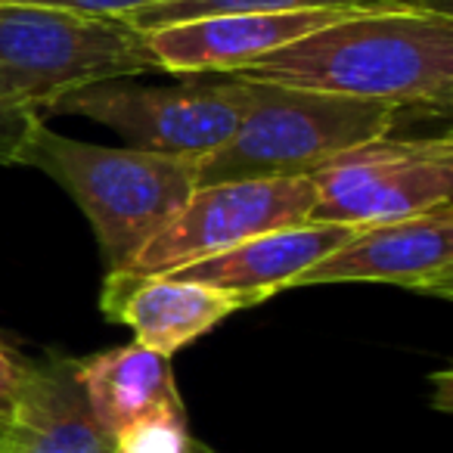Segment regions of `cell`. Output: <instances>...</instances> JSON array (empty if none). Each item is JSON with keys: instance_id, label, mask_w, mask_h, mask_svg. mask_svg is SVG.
I'll list each match as a JSON object with an SVG mask.
<instances>
[{"instance_id": "17", "label": "cell", "mask_w": 453, "mask_h": 453, "mask_svg": "<svg viewBox=\"0 0 453 453\" xmlns=\"http://www.w3.org/2000/svg\"><path fill=\"white\" fill-rule=\"evenodd\" d=\"M0 4H35V7L69 10V13H81V16H112V19H125V16L137 13V10L156 7L162 0H0Z\"/></svg>"}, {"instance_id": "1", "label": "cell", "mask_w": 453, "mask_h": 453, "mask_svg": "<svg viewBox=\"0 0 453 453\" xmlns=\"http://www.w3.org/2000/svg\"><path fill=\"white\" fill-rule=\"evenodd\" d=\"M317 94L447 112L453 100V13L372 10L304 35L234 72Z\"/></svg>"}, {"instance_id": "3", "label": "cell", "mask_w": 453, "mask_h": 453, "mask_svg": "<svg viewBox=\"0 0 453 453\" xmlns=\"http://www.w3.org/2000/svg\"><path fill=\"white\" fill-rule=\"evenodd\" d=\"M401 109L388 103L252 81L234 137L196 165V187L261 177H311L335 156L391 134Z\"/></svg>"}, {"instance_id": "2", "label": "cell", "mask_w": 453, "mask_h": 453, "mask_svg": "<svg viewBox=\"0 0 453 453\" xmlns=\"http://www.w3.org/2000/svg\"><path fill=\"white\" fill-rule=\"evenodd\" d=\"M19 165H35L69 189L94 226L109 271H127L196 189V162L84 143L44 125L28 137Z\"/></svg>"}, {"instance_id": "11", "label": "cell", "mask_w": 453, "mask_h": 453, "mask_svg": "<svg viewBox=\"0 0 453 453\" xmlns=\"http://www.w3.org/2000/svg\"><path fill=\"white\" fill-rule=\"evenodd\" d=\"M75 370V357L26 360L16 403L0 422V453H119V438L96 422Z\"/></svg>"}, {"instance_id": "16", "label": "cell", "mask_w": 453, "mask_h": 453, "mask_svg": "<svg viewBox=\"0 0 453 453\" xmlns=\"http://www.w3.org/2000/svg\"><path fill=\"white\" fill-rule=\"evenodd\" d=\"M38 125H44L38 109L0 90V165H19L22 150L28 137L38 131Z\"/></svg>"}, {"instance_id": "9", "label": "cell", "mask_w": 453, "mask_h": 453, "mask_svg": "<svg viewBox=\"0 0 453 453\" xmlns=\"http://www.w3.org/2000/svg\"><path fill=\"white\" fill-rule=\"evenodd\" d=\"M354 13L296 10V13H224L150 28L146 44L158 69L171 75H234L304 35Z\"/></svg>"}, {"instance_id": "10", "label": "cell", "mask_w": 453, "mask_h": 453, "mask_svg": "<svg viewBox=\"0 0 453 453\" xmlns=\"http://www.w3.org/2000/svg\"><path fill=\"white\" fill-rule=\"evenodd\" d=\"M252 304V298L240 292L208 289L168 273L137 271H109L100 292L103 314L131 326L137 335L134 342L162 357H171L199 335L211 333L224 317Z\"/></svg>"}, {"instance_id": "7", "label": "cell", "mask_w": 453, "mask_h": 453, "mask_svg": "<svg viewBox=\"0 0 453 453\" xmlns=\"http://www.w3.org/2000/svg\"><path fill=\"white\" fill-rule=\"evenodd\" d=\"M314 199L311 177H261L196 187L187 205L146 242L127 271L171 273L261 234L304 224Z\"/></svg>"}, {"instance_id": "15", "label": "cell", "mask_w": 453, "mask_h": 453, "mask_svg": "<svg viewBox=\"0 0 453 453\" xmlns=\"http://www.w3.org/2000/svg\"><path fill=\"white\" fill-rule=\"evenodd\" d=\"M187 438V416L158 413L127 428L119 438V453H183Z\"/></svg>"}, {"instance_id": "20", "label": "cell", "mask_w": 453, "mask_h": 453, "mask_svg": "<svg viewBox=\"0 0 453 453\" xmlns=\"http://www.w3.org/2000/svg\"><path fill=\"white\" fill-rule=\"evenodd\" d=\"M183 453H214V450L208 444H202V441L187 438V447H183Z\"/></svg>"}, {"instance_id": "8", "label": "cell", "mask_w": 453, "mask_h": 453, "mask_svg": "<svg viewBox=\"0 0 453 453\" xmlns=\"http://www.w3.org/2000/svg\"><path fill=\"white\" fill-rule=\"evenodd\" d=\"M333 283H391L401 289L450 298L453 202H441L410 218L360 226L345 246L296 280V286Z\"/></svg>"}, {"instance_id": "13", "label": "cell", "mask_w": 453, "mask_h": 453, "mask_svg": "<svg viewBox=\"0 0 453 453\" xmlns=\"http://www.w3.org/2000/svg\"><path fill=\"white\" fill-rule=\"evenodd\" d=\"M96 422L112 438L158 413H183L168 357L140 342L78 360L75 370Z\"/></svg>"}, {"instance_id": "18", "label": "cell", "mask_w": 453, "mask_h": 453, "mask_svg": "<svg viewBox=\"0 0 453 453\" xmlns=\"http://www.w3.org/2000/svg\"><path fill=\"white\" fill-rule=\"evenodd\" d=\"M22 366H26V360H19L13 351H10L4 342H0V379H19V372H22Z\"/></svg>"}, {"instance_id": "19", "label": "cell", "mask_w": 453, "mask_h": 453, "mask_svg": "<svg viewBox=\"0 0 453 453\" xmlns=\"http://www.w3.org/2000/svg\"><path fill=\"white\" fill-rule=\"evenodd\" d=\"M16 403V382L13 379H0V422L7 419Z\"/></svg>"}, {"instance_id": "12", "label": "cell", "mask_w": 453, "mask_h": 453, "mask_svg": "<svg viewBox=\"0 0 453 453\" xmlns=\"http://www.w3.org/2000/svg\"><path fill=\"white\" fill-rule=\"evenodd\" d=\"M360 226L308 224L304 220V224L261 234L255 240L226 249V252L211 255V258L183 265L168 277L208 286V289L240 292L255 304H261L277 296L280 289H292L304 271H311L317 261L345 246Z\"/></svg>"}, {"instance_id": "5", "label": "cell", "mask_w": 453, "mask_h": 453, "mask_svg": "<svg viewBox=\"0 0 453 453\" xmlns=\"http://www.w3.org/2000/svg\"><path fill=\"white\" fill-rule=\"evenodd\" d=\"M249 100L252 81L236 75L220 81L187 75V81L165 88L134 78H109L59 96L47 112L84 115L112 127L131 150L199 165L234 137Z\"/></svg>"}, {"instance_id": "6", "label": "cell", "mask_w": 453, "mask_h": 453, "mask_svg": "<svg viewBox=\"0 0 453 453\" xmlns=\"http://www.w3.org/2000/svg\"><path fill=\"white\" fill-rule=\"evenodd\" d=\"M314 208L308 224L370 226L410 218L450 202L453 140L441 137H376L335 156L311 174Z\"/></svg>"}, {"instance_id": "4", "label": "cell", "mask_w": 453, "mask_h": 453, "mask_svg": "<svg viewBox=\"0 0 453 453\" xmlns=\"http://www.w3.org/2000/svg\"><path fill=\"white\" fill-rule=\"evenodd\" d=\"M150 72L162 69L146 35L125 19L0 4V90L38 112L78 88Z\"/></svg>"}, {"instance_id": "14", "label": "cell", "mask_w": 453, "mask_h": 453, "mask_svg": "<svg viewBox=\"0 0 453 453\" xmlns=\"http://www.w3.org/2000/svg\"><path fill=\"white\" fill-rule=\"evenodd\" d=\"M453 0H162L156 7L125 16L137 32L174 26L224 13H296V10H342V13H372V10H441L453 13Z\"/></svg>"}]
</instances>
